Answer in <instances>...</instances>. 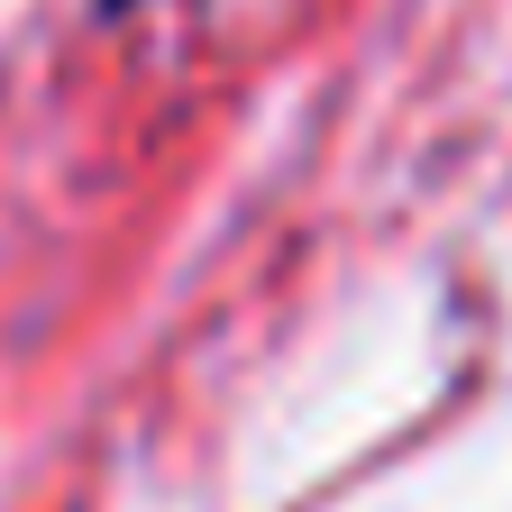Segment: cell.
Wrapping results in <instances>:
<instances>
[{"label": "cell", "mask_w": 512, "mask_h": 512, "mask_svg": "<svg viewBox=\"0 0 512 512\" xmlns=\"http://www.w3.org/2000/svg\"><path fill=\"white\" fill-rule=\"evenodd\" d=\"M119 10H138V0H101V19H119Z\"/></svg>", "instance_id": "obj_1"}]
</instances>
